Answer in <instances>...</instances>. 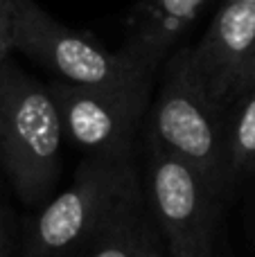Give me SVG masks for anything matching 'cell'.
I'll list each match as a JSON object with an SVG mask.
<instances>
[{"instance_id": "cell-1", "label": "cell", "mask_w": 255, "mask_h": 257, "mask_svg": "<svg viewBox=\"0 0 255 257\" xmlns=\"http://www.w3.org/2000/svg\"><path fill=\"white\" fill-rule=\"evenodd\" d=\"M63 124L50 86L12 57L0 68V165L14 194L30 208L50 201L61 174Z\"/></svg>"}, {"instance_id": "cell-2", "label": "cell", "mask_w": 255, "mask_h": 257, "mask_svg": "<svg viewBox=\"0 0 255 257\" xmlns=\"http://www.w3.org/2000/svg\"><path fill=\"white\" fill-rule=\"evenodd\" d=\"M143 178L131 160L86 158L72 185L41 205L27 223L23 257H72L136 196Z\"/></svg>"}, {"instance_id": "cell-3", "label": "cell", "mask_w": 255, "mask_h": 257, "mask_svg": "<svg viewBox=\"0 0 255 257\" xmlns=\"http://www.w3.org/2000/svg\"><path fill=\"white\" fill-rule=\"evenodd\" d=\"M226 108L194 75L185 48L165 66V79L149 108L147 142L197 169L221 196Z\"/></svg>"}, {"instance_id": "cell-4", "label": "cell", "mask_w": 255, "mask_h": 257, "mask_svg": "<svg viewBox=\"0 0 255 257\" xmlns=\"http://www.w3.org/2000/svg\"><path fill=\"white\" fill-rule=\"evenodd\" d=\"M12 50L52 79L79 88H134L152 84L154 70L124 50L108 52L97 41L54 21L34 0H14Z\"/></svg>"}, {"instance_id": "cell-5", "label": "cell", "mask_w": 255, "mask_h": 257, "mask_svg": "<svg viewBox=\"0 0 255 257\" xmlns=\"http://www.w3.org/2000/svg\"><path fill=\"white\" fill-rule=\"evenodd\" d=\"M143 187L172 257H212L217 194L188 163L147 142Z\"/></svg>"}, {"instance_id": "cell-6", "label": "cell", "mask_w": 255, "mask_h": 257, "mask_svg": "<svg viewBox=\"0 0 255 257\" xmlns=\"http://www.w3.org/2000/svg\"><path fill=\"white\" fill-rule=\"evenodd\" d=\"M50 93L61 115L63 136L88 158L131 160L145 113L149 86L134 88H79L50 81Z\"/></svg>"}, {"instance_id": "cell-7", "label": "cell", "mask_w": 255, "mask_h": 257, "mask_svg": "<svg viewBox=\"0 0 255 257\" xmlns=\"http://www.w3.org/2000/svg\"><path fill=\"white\" fill-rule=\"evenodd\" d=\"M255 45V3H224L194 48H185L194 75L219 106L230 93Z\"/></svg>"}, {"instance_id": "cell-8", "label": "cell", "mask_w": 255, "mask_h": 257, "mask_svg": "<svg viewBox=\"0 0 255 257\" xmlns=\"http://www.w3.org/2000/svg\"><path fill=\"white\" fill-rule=\"evenodd\" d=\"M208 0H145L129 32L124 52L156 72L170 48Z\"/></svg>"}, {"instance_id": "cell-9", "label": "cell", "mask_w": 255, "mask_h": 257, "mask_svg": "<svg viewBox=\"0 0 255 257\" xmlns=\"http://www.w3.org/2000/svg\"><path fill=\"white\" fill-rule=\"evenodd\" d=\"M163 244L143 187L95 239L72 257H163Z\"/></svg>"}, {"instance_id": "cell-10", "label": "cell", "mask_w": 255, "mask_h": 257, "mask_svg": "<svg viewBox=\"0 0 255 257\" xmlns=\"http://www.w3.org/2000/svg\"><path fill=\"white\" fill-rule=\"evenodd\" d=\"M255 174V86L226 108L224 181L226 187Z\"/></svg>"}, {"instance_id": "cell-11", "label": "cell", "mask_w": 255, "mask_h": 257, "mask_svg": "<svg viewBox=\"0 0 255 257\" xmlns=\"http://www.w3.org/2000/svg\"><path fill=\"white\" fill-rule=\"evenodd\" d=\"M14 30V0H0V68L9 59Z\"/></svg>"}, {"instance_id": "cell-12", "label": "cell", "mask_w": 255, "mask_h": 257, "mask_svg": "<svg viewBox=\"0 0 255 257\" xmlns=\"http://www.w3.org/2000/svg\"><path fill=\"white\" fill-rule=\"evenodd\" d=\"M255 86V45H253V52L251 57H248V61L244 63V70L239 72L237 81H235L233 86V93H230V102H233L235 97H239L242 93H246V90H251ZM228 102V104H230Z\"/></svg>"}, {"instance_id": "cell-13", "label": "cell", "mask_w": 255, "mask_h": 257, "mask_svg": "<svg viewBox=\"0 0 255 257\" xmlns=\"http://www.w3.org/2000/svg\"><path fill=\"white\" fill-rule=\"evenodd\" d=\"M7 241H9V235H7V217H5L3 208H0V257L7 255Z\"/></svg>"}, {"instance_id": "cell-14", "label": "cell", "mask_w": 255, "mask_h": 257, "mask_svg": "<svg viewBox=\"0 0 255 257\" xmlns=\"http://www.w3.org/2000/svg\"><path fill=\"white\" fill-rule=\"evenodd\" d=\"M224 3H255V0H224Z\"/></svg>"}]
</instances>
